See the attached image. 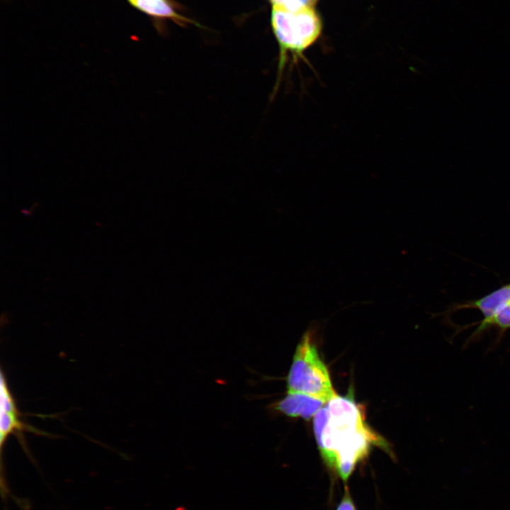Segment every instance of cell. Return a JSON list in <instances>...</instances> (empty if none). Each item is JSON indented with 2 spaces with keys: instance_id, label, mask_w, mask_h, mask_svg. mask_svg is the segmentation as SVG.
<instances>
[{
  "instance_id": "obj_3",
  "label": "cell",
  "mask_w": 510,
  "mask_h": 510,
  "mask_svg": "<svg viewBox=\"0 0 510 510\" xmlns=\"http://www.w3.org/2000/svg\"><path fill=\"white\" fill-rule=\"evenodd\" d=\"M288 392L305 394L328 402L336 397L327 368L310 331L298 344L287 378Z\"/></svg>"
},
{
  "instance_id": "obj_6",
  "label": "cell",
  "mask_w": 510,
  "mask_h": 510,
  "mask_svg": "<svg viewBox=\"0 0 510 510\" xmlns=\"http://www.w3.org/2000/svg\"><path fill=\"white\" fill-rule=\"evenodd\" d=\"M510 302V284L503 286L492 293L477 300L468 302L457 307L460 308H477L483 314L485 322L492 318L502 307Z\"/></svg>"
},
{
  "instance_id": "obj_1",
  "label": "cell",
  "mask_w": 510,
  "mask_h": 510,
  "mask_svg": "<svg viewBox=\"0 0 510 510\" xmlns=\"http://www.w3.org/2000/svg\"><path fill=\"white\" fill-rule=\"evenodd\" d=\"M313 426L324 461L344 482L372 446L388 450L385 439L365 423L351 397L337 395L327 402L314 415Z\"/></svg>"
},
{
  "instance_id": "obj_7",
  "label": "cell",
  "mask_w": 510,
  "mask_h": 510,
  "mask_svg": "<svg viewBox=\"0 0 510 510\" xmlns=\"http://www.w3.org/2000/svg\"><path fill=\"white\" fill-rule=\"evenodd\" d=\"M135 8L158 18H167L181 25L192 21L176 12L170 0H128Z\"/></svg>"
},
{
  "instance_id": "obj_4",
  "label": "cell",
  "mask_w": 510,
  "mask_h": 510,
  "mask_svg": "<svg viewBox=\"0 0 510 510\" xmlns=\"http://www.w3.org/2000/svg\"><path fill=\"white\" fill-rule=\"evenodd\" d=\"M17 406L16 401L8 387L6 377L1 370L0 379V444L1 448L6 443L8 438L15 436L21 446L26 448L24 439L25 432L45 435V434L26 423Z\"/></svg>"
},
{
  "instance_id": "obj_8",
  "label": "cell",
  "mask_w": 510,
  "mask_h": 510,
  "mask_svg": "<svg viewBox=\"0 0 510 510\" xmlns=\"http://www.w3.org/2000/svg\"><path fill=\"white\" fill-rule=\"evenodd\" d=\"M336 510H356L348 491L344 494Z\"/></svg>"
},
{
  "instance_id": "obj_2",
  "label": "cell",
  "mask_w": 510,
  "mask_h": 510,
  "mask_svg": "<svg viewBox=\"0 0 510 510\" xmlns=\"http://www.w3.org/2000/svg\"><path fill=\"white\" fill-rule=\"evenodd\" d=\"M271 24L280 47L277 77L273 94L279 88L283 72L290 53L294 61L303 58V52L319 37L322 24L312 7L305 6L292 11L279 4H273Z\"/></svg>"
},
{
  "instance_id": "obj_5",
  "label": "cell",
  "mask_w": 510,
  "mask_h": 510,
  "mask_svg": "<svg viewBox=\"0 0 510 510\" xmlns=\"http://www.w3.org/2000/svg\"><path fill=\"white\" fill-rule=\"evenodd\" d=\"M326 403L305 394L288 392L284 398L275 404L274 409L290 417L310 419L314 416Z\"/></svg>"
}]
</instances>
